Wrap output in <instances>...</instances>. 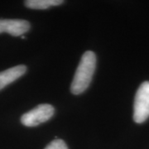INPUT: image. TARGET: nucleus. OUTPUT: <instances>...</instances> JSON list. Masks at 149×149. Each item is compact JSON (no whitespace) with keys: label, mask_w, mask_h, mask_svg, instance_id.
Returning a JSON list of instances; mask_svg holds the SVG:
<instances>
[{"label":"nucleus","mask_w":149,"mask_h":149,"mask_svg":"<svg viewBox=\"0 0 149 149\" xmlns=\"http://www.w3.org/2000/svg\"><path fill=\"white\" fill-rule=\"evenodd\" d=\"M96 67V56L95 52L87 51L83 54L76 69L74 79L70 85V91L78 95L86 91L91 84Z\"/></svg>","instance_id":"nucleus-1"},{"label":"nucleus","mask_w":149,"mask_h":149,"mask_svg":"<svg viewBox=\"0 0 149 149\" xmlns=\"http://www.w3.org/2000/svg\"><path fill=\"white\" fill-rule=\"evenodd\" d=\"M149 118V81L139 86L133 104V120L137 123L145 122Z\"/></svg>","instance_id":"nucleus-2"},{"label":"nucleus","mask_w":149,"mask_h":149,"mask_svg":"<svg viewBox=\"0 0 149 149\" xmlns=\"http://www.w3.org/2000/svg\"><path fill=\"white\" fill-rule=\"evenodd\" d=\"M55 109L49 104H42L22 114L21 123L27 127H35L48 121L54 115Z\"/></svg>","instance_id":"nucleus-3"},{"label":"nucleus","mask_w":149,"mask_h":149,"mask_svg":"<svg viewBox=\"0 0 149 149\" xmlns=\"http://www.w3.org/2000/svg\"><path fill=\"white\" fill-rule=\"evenodd\" d=\"M29 22L22 19H0V33L7 32L13 37L22 36L30 30Z\"/></svg>","instance_id":"nucleus-4"},{"label":"nucleus","mask_w":149,"mask_h":149,"mask_svg":"<svg viewBox=\"0 0 149 149\" xmlns=\"http://www.w3.org/2000/svg\"><path fill=\"white\" fill-rule=\"evenodd\" d=\"M27 71V67L24 65H19L0 72V91L7 85L20 78Z\"/></svg>","instance_id":"nucleus-5"},{"label":"nucleus","mask_w":149,"mask_h":149,"mask_svg":"<svg viewBox=\"0 0 149 149\" xmlns=\"http://www.w3.org/2000/svg\"><path fill=\"white\" fill-rule=\"evenodd\" d=\"M63 3L62 0H27L24 4L31 9H47L50 7L61 5Z\"/></svg>","instance_id":"nucleus-6"},{"label":"nucleus","mask_w":149,"mask_h":149,"mask_svg":"<svg viewBox=\"0 0 149 149\" xmlns=\"http://www.w3.org/2000/svg\"><path fill=\"white\" fill-rule=\"evenodd\" d=\"M45 149H68V147L63 140L55 139L48 144Z\"/></svg>","instance_id":"nucleus-7"},{"label":"nucleus","mask_w":149,"mask_h":149,"mask_svg":"<svg viewBox=\"0 0 149 149\" xmlns=\"http://www.w3.org/2000/svg\"><path fill=\"white\" fill-rule=\"evenodd\" d=\"M21 38H22V39H26V37H24V36H23V35H22V36Z\"/></svg>","instance_id":"nucleus-8"}]
</instances>
